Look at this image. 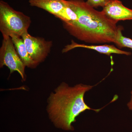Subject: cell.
Here are the masks:
<instances>
[{"instance_id": "52a82bcc", "label": "cell", "mask_w": 132, "mask_h": 132, "mask_svg": "<svg viewBox=\"0 0 132 132\" xmlns=\"http://www.w3.org/2000/svg\"><path fill=\"white\" fill-rule=\"evenodd\" d=\"M76 47H82L88 49L93 50L100 53L103 54L110 55L112 54H125L127 55H130L131 54L130 52H126L121 50L116 47L112 45H87L78 44L72 41L71 45H68L62 50V53H66Z\"/></svg>"}, {"instance_id": "5b68a950", "label": "cell", "mask_w": 132, "mask_h": 132, "mask_svg": "<svg viewBox=\"0 0 132 132\" xmlns=\"http://www.w3.org/2000/svg\"><path fill=\"white\" fill-rule=\"evenodd\" d=\"M21 37L31 59L39 64L45 61L51 51L52 41L32 36L28 32L23 34Z\"/></svg>"}, {"instance_id": "7c38bea8", "label": "cell", "mask_w": 132, "mask_h": 132, "mask_svg": "<svg viewBox=\"0 0 132 132\" xmlns=\"http://www.w3.org/2000/svg\"><path fill=\"white\" fill-rule=\"evenodd\" d=\"M110 0H87V3L92 7L105 6Z\"/></svg>"}, {"instance_id": "7a4b0ae2", "label": "cell", "mask_w": 132, "mask_h": 132, "mask_svg": "<svg viewBox=\"0 0 132 132\" xmlns=\"http://www.w3.org/2000/svg\"><path fill=\"white\" fill-rule=\"evenodd\" d=\"M94 86L78 84L70 87L62 82L47 100V110L50 119L55 126L65 130H73L72 123L76 118L86 110L99 112L101 109H93L86 104L85 93Z\"/></svg>"}, {"instance_id": "277c9868", "label": "cell", "mask_w": 132, "mask_h": 132, "mask_svg": "<svg viewBox=\"0 0 132 132\" xmlns=\"http://www.w3.org/2000/svg\"><path fill=\"white\" fill-rule=\"evenodd\" d=\"M0 48V67L5 66L9 69L10 75L15 71L19 73L23 81L26 80V66L18 55L12 38L3 36Z\"/></svg>"}, {"instance_id": "4fadbf2b", "label": "cell", "mask_w": 132, "mask_h": 132, "mask_svg": "<svg viewBox=\"0 0 132 132\" xmlns=\"http://www.w3.org/2000/svg\"><path fill=\"white\" fill-rule=\"evenodd\" d=\"M131 99L130 101L127 103V106L129 110L132 111V90L131 92Z\"/></svg>"}, {"instance_id": "9c48e42d", "label": "cell", "mask_w": 132, "mask_h": 132, "mask_svg": "<svg viewBox=\"0 0 132 132\" xmlns=\"http://www.w3.org/2000/svg\"><path fill=\"white\" fill-rule=\"evenodd\" d=\"M10 37L12 38L18 55L26 67L31 69L37 67L39 64L34 61L29 56L24 40L21 36L12 35Z\"/></svg>"}, {"instance_id": "8992f818", "label": "cell", "mask_w": 132, "mask_h": 132, "mask_svg": "<svg viewBox=\"0 0 132 132\" xmlns=\"http://www.w3.org/2000/svg\"><path fill=\"white\" fill-rule=\"evenodd\" d=\"M102 11L108 18L115 21L132 20V9L125 7L119 0H110Z\"/></svg>"}, {"instance_id": "8fae6325", "label": "cell", "mask_w": 132, "mask_h": 132, "mask_svg": "<svg viewBox=\"0 0 132 132\" xmlns=\"http://www.w3.org/2000/svg\"><path fill=\"white\" fill-rule=\"evenodd\" d=\"M122 27H119L114 43L120 48L127 47L132 50V39L123 36L122 34Z\"/></svg>"}, {"instance_id": "6da1fadb", "label": "cell", "mask_w": 132, "mask_h": 132, "mask_svg": "<svg viewBox=\"0 0 132 132\" xmlns=\"http://www.w3.org/2000/svg\"><path fill=\"white\" fill-rule=\"evenodd\" d=\"M68 4L78 19L63 22L65 29L78 39L91 43H114L119 27L103 11L95 10L84 0H68Z\"/></svg>"}, {"instance_id": "30bf717a", "label": "cell", "mask_w": 132, "mask_h": 132, "mask_svg": "<svg viewBox=\"0 0 132 132\" xmlns=\"http://www.w3.org/2000/svg\"><path fill=\"white\" fill-rule=\"evenodd\" d=\"M65 7L61 13L55 17L60 19L62 22H70L77 20L78 15L69 6L67 1Z\"/></svg>"}, {"instance_id": "ba28073f", "label": "cell", "mask_w": 132, "mask_h": 132, "mask_svg": "<svg viewBox=\"0 0 132 132\" xmlns=\"http://www.w3.org/2000/svg\"><path fill=\"white\" fill-rule=\"evenodd\" d=\"M31 6L36 7L57 16L65 7L66 0H29Z\"/></svg>"}, {"instance_id": "3957f363", "label": "cell", "mask_w": 132, "mask_h": 132, "mask_svg": "<svg viewBox=\"0 0 132 132\" xmlns=\"http://www.w3.org/2000/svg\"><path fill=\"white\" fill-rule=\"evenodd\" d=\"M31 23L29 16L15 10L7 3L0 1V31L3 36L15 35L21 37L28 32Z\"/></svg>"}]
</instances>
